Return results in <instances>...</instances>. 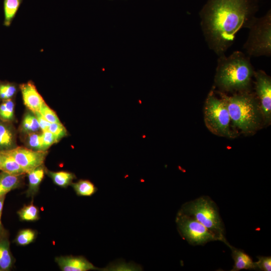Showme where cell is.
Listing matches in <instances>:
<instances>
[{"label":"cell","mask_w":271,"mask_h":271,"mask_svg":"<svg viewBox=\"0 0 271 271\" xmlns=\"http://www.w3.org/2000/svg\"><path fill=\"white\" fill-rule=\"evenodd\" d=\"M256 0H207L200 16L209 48L218 56L225 54L242 28H248L257 11Z\"/></svg>","instance_id":"6da1fadb"},{"label":"cell","mask_w":271,"mask_h":271,"mask_svg":"<svg viewBox=\"0 0 271 271\" xmlns=\"http://www.w3.org/2000/svg\"><path fill=\"white\" fill-rule=\"evenodd\" d=\"M255 71L250 58L241 51H235L229 56H218L215 85L220 92L238 93L250 91Z\"/></svg>","instance_id":"7a4b0ae2"},{"label":"cell","mask_w":271,"mask_h":271,"mask_svg":"<svg viewBox=\"0 0 271 271\" xmlns=\"http://www.w3.org/2000/svg\"><path fill=\"white\" fill-rule=\"evenodd\" d=\"M224 99L233 125L244 133L256 131L263 121L258 100L250 91L235 93L227 96L219 91Z\"/></svg>","instance_id":"3957f363"},{"label":"cell","mask_w":271,"mask_h":271,"mask_svg":"<svg viewBox=\"0 0 271 271\" xmlns=\"http://www.w3.org/2000/svg\"><path fill=\"white\" fill-rule=\"evenodd\" d=\"M180 211L199 221L226 245L224 224L216 203L208 196H202L184 203Z\"/></svg>","instance_id":"277c9868"},{"label":"cell","mask_w":271,"mask_h":271,"mask_svg":"<svg viewBox=\"0 0 271 271\" xmlns=\"http://www.w3.org/2000/svg\"><path fill=\"white\" fill-rule=\"evenodd\" d=\"M204 118L207 128L212 133L227 138H234L236 136L231 129V119L226 104L220 96L218 98L215 95L213 89L209 92L205 101Z\"/></svg>","instance_id":"5b68a950"},{"label":"cell","mask_w":271,"mask_h":271,"mask_svg":"<svg viewBox=\"0 0 271 271\" xmlns=\"http://www.w3.org/2000/svg\"><path fill=\"white\" fill-rule=\"evenodd\" d=\"M248 37L243 48L249 56H267L271 55L270 11L263 17H254L248 28Z\"/></svg>","instance_id":"8992f818"},{"label":"cell","mask_w":271,"mask_h":271,"mask_svg":"<svg viewBox=\"0 0 271 271\" xmlns=\"http://www.w3.org/2000/svg\"><path fill=\"white\" fill-rule=\"evenodd\" d=\"M176 222L180 235L192 245H204L210 241H219L205 226L180 211L177 213Z\"/></svg>","instance_id":"52a82bcc"},{"label":"cell","mask_w":271,"mask_h":271,"mask_svg":"<svg viewBox=\"0 0 271 271\" xmlns=\"http://www.w3.org/2000/svg\"><path fill=\"white\" fill-rule=\"evenodd\" d=\"M255 89L264 124L271 121V78L261 70L255 71Z\"/></svg>","instance_id":"ba28073f"},{"label":"cell","mask_w":271,"mask_h":271,"mask_svg":"<svg viewBox=\"0 0 271 271\" xmlns=\"http://www.w3.org/2000/svg\"><path fill=\"white\" fill-rule=\"evenodd\" d=\"M7 151L27 174L43 165L48 154L46 151H35L23 147H16Z\"/></svg>","instance_id":"9c48e42d"},{"label":"cell","mask_w":271,"mask_h":271,"mask_svg":"<svg viewBox=\"0 0 271 271\" xmlns=\"http://www.w3.org/2000/svg\"><path fill=\"white\" fill-rule=\"evenodd\" d=\"M25 105L34 113L40 111L45 102L34 83L29 81L20 85Z\"/></svg>","instance_id":"30bf717a"},{"label":"cell","mask_w":271,"mask_h":271,"mask_svg":"<svg viewBox=\"0 0 271 271\" xmlns=\"http://www.w3.org/2000/svg\"><path fill=\"white\" fill-rule=\"evenodd\" d=\"M55 261L63 271H87L96 268L87 259L81 256L57 257L55 258Z\"/></svg>","instance_id":"8fae6325"},{"label":"cell","mask_w":271,"mask_h":271,"mask_svg":"<svg viewBox=\"0 0 271 271\" xmlns=\"http://www.w3.org/2000/svg\"><path fill=\"white\" fill-rule=\"evenodd\" d=\"M231 251V256L234 265L231 271H239L241 269L257 270L255 262L244 250L235 247L229 243L227 245Z\"/></svg>","instance_id":"7c38bea8"},{"label":"cell","mask_w":271,"mask_h":271,"mask_svg":"<svg viewBox=\"0 0 271 271\" xmlns=\"http://www.w3.org/2000/svg\"><path fill=\"white\" fill-rule=\"evenodd\" d=\"M10 246L7 233L4 230L0 236V271L10 270L14 263Z\"/></svg>","instance_id":"4fadbf2b"},{"label":"cell","mask_w":271,"mask_h":271,"mask_svg":"<svg viewBox=\"0 0 271 271\" xmlns=\"http://www.w3.org/2000/svg\"><path fill=\"white\" fill-rule=\"evenodd\" d=\"M16 146V132L10 122L0 119V151L11 150Z\"/></svg>","instance_id":"5bb4252c"},{"label":"cell","mask_w":271,"mask_h":271,"mask_svg":"<svg viewBox=\"0 0 271 271\" xmlns=\"http://www.w3.org/2000/svg\"><path fill=\"white\" fill-rule=\"evenodd\" d=\"M23 175H14L0 172V197L6 196L11 191L20 187Z\"/></svg>","instance_id":"9a60e30c"},{"label":"cell","mask_w":271,"mask_h":271,"mask_svg":"<svg viewBox=\"0 0 271 271\" xmlns=\"http://www.w3.org/2000/svg\"><path fill=\"white\" fill-rule=\"evenodd\" d=\"M1 170L14 175L26 174L16 160L7 151H0Z\"/></svg>","instance_id":"2e32d148"},{"label":"cell","mask_w":271,"mask_h":271,"mask_svg":"<svg viewBox=\"0 0 271 271\" xmlns=\"http://www.w3.org/2000/svg\"><path fill=\"white\" fill-rule=\"evenodd\" d=\"M46 171L43 165L27 173L29 179V187L26 192L27 197H33L38 193Z\"/></svg>","instance_id":"e0dca14e"},{"label":"cell","mask_w":271,"mask_h":271,"mask_svg":"<svg viewBox=\"0 0 271 271\" xmlns=\"http://www.w3.org/2000/svg\"><path fill=\"white\" fill-rule=\"evenodd\" d=\"M47 173L56 185L63 188L71 185L73 180L76 178L74 174L68 172L47 171Z\"/></svg>","instance_id":"ac0fdd59"},{"label":"cell","mask_w":271,"mask_h":271,"mask_svg":"<svg viewBox=\"0 0 271 271\" xmlns=\"http://www.w3.org/2000/svg\"><path fill=\"white\" fill-rule=\"evenodd\" d=\"M23 0H4L5 20L4 24L9 27L15 18Z\"/></svg>","instance_id":"d6986e66"},{"label":"cell","mask_w":271,"mask_h":271,"mask_svg":"<svg viewBox=\"0 0 271 271\" xmlns=\"http://www.w3.org/2000/svg\"><path fill=\"white\" fill-rule=\"evenodd\" d=\"M71 185L79 196H91L97 191L94 185L87 180H80L76 183H72Z\"/></svg>","instance_id":"ffe728a7"},{"label":"cell","mask_w":271,"mask_h":271,"mask_svg":"<svg viewBox=\"0 0 271 271\" xmlns=\"http://www.w3.org/2000/svg\"><path fill=\"white\" fill-rule=\"evenodd\" d=\"M21 128L27 134L37 132L39 130L40 127L39 122L34 113L28 112L24 115Z\"/></svg>","instance_id":"44dd1931"},{"label":"cell","mask_w":271,"mask_h":271,"mask_svg":"<svg viewBox=\"0 0 271 271\" xmlns=\"http://www.w3.org/2000/svg\"><path fill=\"white\" fill-rule=\"evenodd\" d=\"M18 214L21 220L34 221L39 219V208L32 203L25 205L18 212Z\"/></svg>","instance_id":"7402d4cb"},{"label":"cell","mask_w":271,"mask_h":271,"mask_svg":"<svg viewBox=\"0 0 271 271\" xmlns=\"http://www.w3.org/2000/svg\"><path fill=\"white\" fill-rule=\"evenodd\" d=\"M15 103L12 99L3 101L0 104V119L11 122L14 119Z\"/></svg>","instance_id":"603a6c76"},{"label":"cell","mask_w":271,"mask_h":271,"mask_svg":"<svg viewBox=\"0 0 271 271\" xmlns=\"http://www.w3.org/2000/svg\"><path fill=\"white\" fill-rule=\"evenodd\" d=\"M17 91V86L15 83L0 81V100L12 99Z\"/></svg>","instance_id":"cb8c5ba5"},{"label":"cell","mask_w":271,"mask_h":271,"mask_svg":"<svg viewBox=\"0 0 271 271\" xmlns=\"http://www.w3.org/2000/svg\"><path fill=\"white\" fill-rule=\"evenodd\" d=\"M36 236V232L31 229L21 230L18 233L15 242L19 245H26L34 241Z\"/></svg>","instance_id":"d4e9b609"},{"label":"cell","mask_w":271,"mask_h":271,"mask_svg":"<svg viewBox=\"0 0 271 271\" xmlns=\"http://www.w3.org/2000/svg\"><path fill=\"white\" fill-rule=\"evenodd\" d=\"M26 144L31 149L35 151H44L42 134L33 132L27 134Z\"/></svg>","instance_id":"484cf974"},{"label":"cell","mask_w":271,"mask_h":271,"mask_svg":"<svg viewBox=\"0 0 271 271\" xmlns=\"http://www.w3.org/2000/svg\"><path fill=\"white\" fill-rule=\"evenodd\" d=\"M39 112L51 123L61 122L55 111L49 107L45 102L42 105Z\"/></svg>","instance_id":"4316f807"},{"label":"cell","mask_w":271,"mask_h":271,"mask_svg":"<svg viewBox=\"0 0 271 271\" xmlns=\"http://www.w3.org/2000/svg\"><path fill=\"white\" fill-rule=\"evenodd\" d=\"M258 259L255 261L257 270L261 271L271 270V257L270 256H257Z\"/></svg>","instance_id":"83f0119b"},{"label":"cell","mask_w":271,"mask_h":271,"mask_svg":"<svg viewBox=\"0 0 271 271\" xmlns=\"http://www.w3.org/2000/svg\"><path fill=\"white\" fill-rule=\"evenodd\" d=\"M48 130L54 133L59 140L67 134L66 129L61 122L51 123Z\"/></svg>","instance_id":"f1b7e54d"},{"label":"cell","mask_w":271,"mask_h":271,"mask_svg":"<svg viewBox=\"0 0 271 271\" xmlns=\"http://www.w3.org/2000/svg\"><path fill=\"white\" fill-rule=\"evenodd\" d=\"M42 134L44 151H46L51 146L59 141L54 133L49 130L43 131Z\"/></svg>","instance_id":"f546056e"},{"label":"cell","mask_w":271,"mask_h":271,"mask_svg":"<svg viewBox=\"0 0 271 271\" xmlns=\"http://www.w3.org/2000/svg\"><path fill=\"white\" fill-rule=\"evenodd\" d=\"M39 122L40 129L42 131L48 130L51 122L47 120L38 111L34 113Z\"/></svg>","instance_id":"4dcf8cb0"},{"label":"cell","mask_w":271,"mask_h":271,"mask_svg":"<svg viewBox=\"0 0 271 271\" xmlns=\"http://www.w3.org/2000/svg\"><path fill=\"white\" fill-rule=\"evenodd\" d=\"M5 197H6V196L0 197V220H1V216L2 214V211H3Z\"/></svg>","instance_id":"1f68e13d"},{"label":"cell","mask_w":271,"mask_h":271,"mask_svg":"<svg viewBox=\"0 0 271 271\" xmlns=\"http://www.w3.org/2000/svg\"><path fill=\"white\" fill-rule=\"evenodd\" d=\"M5 230L3 228V225L1 222V220H0V236L2 235L3 232H4Z\"/></svg>","instance_id":"d6a6232c"},{"label":"cell","mask_w":271,"mask_h":271,"mask_svg":"<svg viewBox=\"0 0 271 271\" xmlns=\"http://www.w3.org/2000/svg\"><path fill=\"white\" fill-rule=\"evenodd\" d=\"M1 156H0V171H1Z\"/></svg>","instance_id":"836d02e7"}]
</instances>
